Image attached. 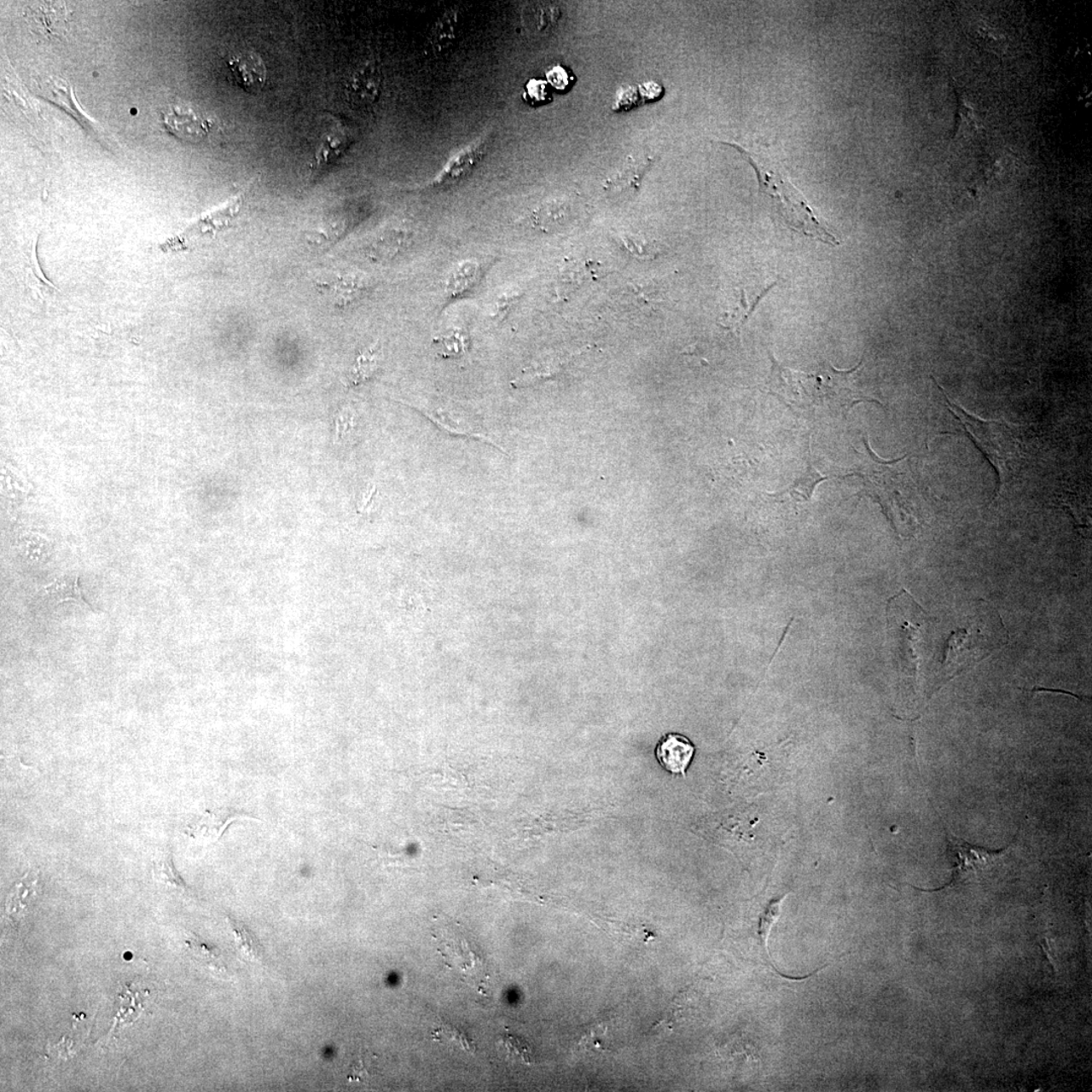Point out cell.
Instances as JSON below:
<instances>
[{"mask_svg": "<svg viewBox=\"0 0 1092 1092\" xmlns=\"http://www.w3.org/2000/svg\"><path fill=\"white\" fill-rule=\"evenodd\" d=\"M770 359L772 369L764 390L792 408L802 411L826 409L844 416L856 404L873 402L881 405L856 385V375L862 368L863 359L849 370H839L827 363L816 374L784 368L771 354Z\"/></svg>", "mask_w": 1092, "mask_h": 1092, "instance_id": "1", "label": "cell"}, {"mask_svg": "<svg viewBox=\"0 0 1092 1092\" xmlns=\"http://www.w3.org/2000/svg\"><path fill=\"white\" fill-rule=\"evenodd\" d=\"M733 147L750 164L758 177L760 193L767 196L775 214L790 230L832 246L839 245L837 237L826 223L816 214L804 195L791 183L776 163L762 154L751 152L734 143Z\"/></svg>", "mask_w": 1092, "mask_h": 1092, "instance_id": "2", "label": "cell"}, {"mask_svg": "<svg viewBox=\"0 0 1092 1092\" xmlns=\"http://www.w3.org/2000/svg\"><path fill=\"white\" fill-rule=\"evenodd\" d=\"M932 380L942 392L949 411L962 425L966 434L996 469L998 480L995 495L990 501L993 503L1002 491L1019 476L1025 466L1028 449L1022 430L1018 426L1002 420H985L968 413L948 396L935 379L932 378Z\"/></svg>", "mask_w": 1092, "mask_h": 1092, "instance_id": "3", "label": "cell"}, {"mask_svg": "<svg viewBox=\"0 0 1092 1092\" xmlns=\"http://www.w3.org/2000/svg\"><path fill=\"white\" fill-rule=\"evenodd\" d=\"M864 452H859L862 461L855 472L862 479L863 493L881 505L895 528L897 529L899 524L915 521L916 491L909 461H906L908 456L883 462L874 453L867 439H864Z\"/></svg>", "mask_w": 1092, "mask_h": 1092, "instance_id": "4", "label": "cell"}, {"mask_svg": "<svg viewBox=\"0 0 1092 1092\" xmlns=\"http://www.w3.org/2000/svg\"><path fill=\"white\" fill-rule=\"evenodd\" d=\"M948 851L955 862L954 879L950 884L959 883L969 874H976L995 865L1006 854L1007 850L990 851L971 845L948 834Z\"/></svg>", "mask_w": 1092, "mask_h": 1092, "instance_id": "5", "label": "cell"}, {"mask_svg": "<svg viewBox=\"0 0 1092 1092\" xmlns=\"http://www.w3.org/2000/svg\"><path fill=\"white\" fill-rule=\"evenodd\" d=\"M382 74L380 64L374 58L359 64L349 76L346 94L348 101L357 107H370L380 96Z\"/></svg>", "mask_w": 1092, "mask_h": 1092, "instance_id": "6", "label": "cell"}, {"mask_svg": "<svg viewBox=\"0 0 1092 1092\" xmlns=\"http://www.w3.org/2000/svg\"><path fill=\"white\" fill-rule=\"evenodd\" d=\"M163 122L169 133L189 143H200L210 132L211 124L194 109L171 106L163 112Z\"/></svg>", "mask_w": 1092, "mask_h": 1092, "instance_id": "7", "label": "cell"}, {"mask_svg": "<svg viewBox=\"0 0 1092 1092\" xmlns=\"http://www.w3.org/2000/svg\"><path fill=\"white\" fill-rule=\"evenodd\" d=\"M37 84L40 96L67 109L71 116L78 119V122L82 127L86 129L87 132L94 133L97 139H102L105 132L98 127V125L92 122L90 117L86 116V113L82 112V108L79 107L78 102H76L73 91L67 81L53 78H40L38 79Z\"/></svg>", "mask_w": 1092, "mask_h": 1092, "instance_id": "8", "label": "cell"}, {"mask_svg": "<svg viewBox=\"0 0 1092 1092\" xmlns=\"http://www.w3.org/2000/svg\"><path fill=\"white\" fill-rule=\"evenodd\" d=\"M228 65L235 80L248 94H258L264 89L267 69L258 53L249 49L235 53L229 57Z\"/></svg>", "mask_w": 1092, "mask_h": 1092, "instance_id": "9", "label": "cell"}, {"mask_svg": "<svg viewBox=\"0 0 1092 1092\" xmlns=\"http://www.w3.org/2000/svg\"><path fill=\"white\" fill-rule=\"evenodd\" d=\"M695 755V746L685 735L668 734L655 747V758L665 771L685 776Z\"/></svg>", "mask_w": 1092, "mask_h": 1092, "instance_id": "10", "label": "cell"}, {"mask_svg": "<svg viewBox=\"0 0 1092 1092\" xmlns=\"http://www.w3.org/2000/svg\"><path fill=\"white\" fill-rule=\"evenodd\" d=\"M487 150L488 141L485 138L479 139L473 142V144L464 147L447 161L445 166L439 176L435 177L433 183L439 185L455 183L456 180L467 177L484 160Z\"/></svg>", "mask_w": 1092, "mask_h": 1092, "instance_id": "11", "label": "cell"}, {"mask_svg": "<svg viewBox=\"0 0 1092 1092\" xmlns=\"http://www.w3.org/2000/svg\"><path fill=\"white\" fill-rule=\"evenodd\" d=\"M318 288L338 307H346L363 296L368 291L369 282L358 273L340 272L329 280L320 282Z\"/></svg>", "mask_w": 1092, "mask_h": 1092, "instance_id": "12", "label": "cell"}, {"mask_svg": "<svg viewBox=\"0 0 1092 1092\" xmlns=\"http://www.w3.org/2000/svg\"><path fill=\"white\" fill-rule=\"evenodd\" d=\"M240 821H258V819L227 810V808H218L215 810H206L199 822L188 828L187 834L191 838L217 842L232 823Z\"/></svg>", "mask_w": 1092, "mask_h": 1092, "instance_id": "13", "label": "cell"}, {"mask_svg": "<svg viewBox=\"0 0 1092 1092\" xmlns=\"http://www.w3.org/2000/svg\"><path fill=\"white\" fill-rule=\"evenodd\" d=\"M653 163V158L648 154L628 157L624 166L606 180L605 189L614 191L627 189L637 191Z\"/></svg>", "mask_w": 1092, "mask_h": 1092, "instance_id": "14", "label": "cell"}, {"mask_svg": "<svg viewBox=\"0 0 1092 1092\" xmlns=\"http://www.w3.org/2000/svg\"><path fill=\"white\" fill-rule=\"evenodd\" d=\"M352 141V134L342 125H337L334 128L328 131L316 152V168L322 169L329 166L331 163L336 161L346 151Z\"/></svg>", "mask_w": 1092, "mask_h": 1092, "instance_id": "15", "label": "cell"}, {"mask_svg": "<svg viewBox=\"0 0 1092 1092\" xmlns=\"http://www.w3.org/2000/svg\"><path fill=\"white\" fill-rule=\"evenodd\" d=\"M38 882H39V872L30 871L15 884L5 904L9 917L20 920V917L26 913L32 899L36 897Z\"/></svg>", "mask_w": 1092, "mask_h": 1092, "instance_id": "16", "label": "cell"}, {"mask_svg": "<svg viewBox=\"0 0 1092 1092\" xmlns=\"http://www.w3.org/2000/svg\"><path fill=\"white\" fill-rule=\"evenodd\" d=\"M458 20H460V12L456 8H450L434 21L429 35V44L434 52H444L455 42Z\"/></svg>", "mask_w": 1092, "mask_h": 1092, "instance_id": "17", "label": "cell"}, {"mask_svg": "<svg viewBox=\"0 0 1092 1092\" xmlns=\"http://www.w3.org/2000/svg\"><path fill=\"white\" fill-rule=\"evenodd\" d=\"M37 244L38 239H35L26 249L24 267L25 282L38 297L46 299L48 296H52L55 292H57V288L47 280L41 270L39 260H38Z\"/></svg>", "mask_w": 1092, "mask_h": 1092, "instance_id": "18", "label": "cell"}, {"mask_svg": "<svg viewBox=\"0 0 1092 1092\" xmlns=\"http://www.w3.org/2000/svg\"><path fill=\"white\" fill-rule=\"evenodd\" d=\"M3 92L5 97H9L14 102V105L19 111H24L26 124H29L32 132L38 133L40 130L39 125L41 117L39 111L30 101V96H26L23 87L20 86L19 82L15 78H9L8 71L5 70V78L3 75Z\"/></svg>", "mask_w": 1092, "mask_h": 1092, "instance_id": "19", "label": "cell"}, {"mask_svg": "<svg viewBox=\"0 0 1092 1092\" xmlns=\"http://www.w3.org/2000/svg\"><path fill=\"white\" fill-rule=\"evenodd\" d=\"M242 206V196L239 195L234 198L230 203L227 204L223 209L217 210L212 214L200 218L193 227H190L187 232L189 234L203 235L211 231L218 230L226 227L230 224L234 218L237 216Z\"/></svg>", "mask_w": 1092, "mask_h": 1092, "instance_id": "20", "label": "cell"}, {"mask_svg": "<svg viewBox=\"0 0 1092 1092\" xmlns=\"http://www.w3.org/2000/svg\"><path fill=\"white\" fill-rule=\"evenodd\" d=\"M43 591L52 597L54 601H56L57 603L73 601V602L86 605L87 607L92 609L91 605L87 602L84 594L80 589L78 576L59 578L50 585L44 588Z\"/></svg>", "mask_w": 1092, "mask_h": 1092, "instance_id": "21", "label": "cell"}, {"mask_svg": "<svg viewBox=\"0 0 1092 1092\" xmlns=\"http://www.w3.org/2000/svg\"><path fill=\"white\" fill-rule=\"evenodd\" d=\"M227 921L234 932L239 952L244 957L250 961H254V962L262 961L264 959V950H262L261 944L258 938L254 936V933L242 921L235 920L230 915L227 916Z\"/></svg>", "mask_w": 1092, "mask_h": 1092, "instance_id": "22", "label": "cell"}, {"mask_svg": "<svg viewBox=\"0 0 1092 1092\" xmlns=\"http://www.w3.org/2000/svg\"><path fill=\"white\" fill-rule=\"evenodd\" d=\"M153 877L157 882L164 884L169 888L177 890L178 892L189 894L190 892L187 883L184 882L180 874L174 867L172 854L160 857V858L153 861Z\"/></svg>", "mask_w": 1092, "mask_h": 1092, "instance_id": "23", "label": "cell"}, {"mask_svg": "<svg viewBox=\"0 0 1092 1092\" xmlns=\"http://www.w3.org/2000/svg\"><path fill=\"white\" fill-rule=\"evenodd\" d=\"M194 957L199 960L200 964L206 966L217 972H226L227 965L224 961L220 950L212 944H207L198 937L189 938L185 941Z\"/></svg>", "mask_w": 1092, "mask_h": 1092, "instance_id": "24", "label": "cell"}, {"mask_svg": "<svg viewBox=\"0 0 1092 1092\" xmlns=\"http://www.w3.org/2000/svg\"><path fill=\"white\" fill-rule=\"evenodd\" d=\"M378 365L379 349L375 346L364 351L357 357L347 378L349 385L357 386L370 379L378 369Z\"/></svg>", "mask_w": 1092, "mask_h": 1092, "instance_id": "25", "label": "cell"}, {"mask_svg": "<svg viewBox=\"0 0 1092 1092\" xmlns=\"http://www.w3.org/2000/svg\"><path fill=\"white\" fill-rule=\"evenodd\" d=\"M828 479V477H824L821 473L817 472L816 468L810 462L804 476L796 479L784 493L788 494L795 501H810L816 485Z\"/></svg>", "mask_w": 1092, "mask_h": 1092, "instance_id": "26", "label": "cell"}, {"mask_svg": "<svg viewBox=\"0 0 1092 1092\" xmlns=\"http://www.w3.org/2000/svg\"><path fill=\"white\" fill-rule=\"evenodd\" d=\"M785 897L773 899L770 901L766 909L764 910L758 921V936L761 938L764 951L767 954L768 958H771L769 955L767 943L772 926L779 920L781 911H782V903Z\"/></svg>", "mask_w": 1092, "mask_h": 1092, "instance_id": "27", "label": "cell"}, {"mask_svg": "<svg viewBox=\"0 0 1092 1092\" xmlns=\"http://www.w3.org/2000/svg\"><path fill=\"white\" fill-rule=\"evenodd\" d=\"M761 299H758L749 305L747 304V299L745 292L741 291L739 305H737V308L735 309L733 312L723 315L722 319H720V324L730 330H740L741 328L746 324L747 318H749V316L753 312V310H755L757 305Z\"/></svg>", "mask_w": 1092, "mask_h": 1092, "instance_id": "28", "label": "cell"}, {"mask_svg": "<svg viewBox=\"0 0 1092 1092\" xmlns=\"http://www.w3.org/2000/svg\"><path fill=\"white\" fill-rule=\"evenodd\" d=\"M605 276L606 270L602 265L590 261L586 262V264H577L571 269H567L562 280L572 283H584L599 280V278Z\"/></svg>", "mask_w": 1092, "mask_h": 1092, "instance_id": "29", "label": "cell"}, {"mask_svg": "<svg viewBox=\"0 0 1092 1092\" xmlns=\"http://www.w3.org/2000/svg\"><path fill=\"white\" fill-rule=\"evenodd\" d=\"M501 1046L504 1047L507 1056L511 1059H516L529 1065L534 1062L531 1048L519 1037L507 1035L502 1037Z\"/></svg>", "mask_w": 1092, "mask_h": 1092, "instance_id": "30", "label": "cell"}, {"mask_svg": "<svg viewBox=\"0 0 1092 1092\" xmlns=\"http://www.w3.org/2000/svg\"><path fill=\"white\" fill-rule=\"evenodd\" d=\"M441 348V354L444 357H455L460 355L468 349V340L460 332H452L449 335L442 336L436 341Z\"/></svg>", "mask_w": 1092, "mask_h": 1092, "instance_id": "31", "label": "cell"}, {"mask_svg": "<svg viewBox=\"0 0 1092 1092\" xmlns=\"http://www.w3.org/2000/svg\"><path fill=\"white\" fill-rule=\"evenodd\" d=\"M624 247L631 255L638 259L649 260L655 258L658 254V249L654 244L636 237H624L622 239Z\"/></svg>", "mask_w": 1092, "mask_h": 1092, "instance_id": "32", "label": "cell"}, {"mask_svg": "<svg viewBox=\"0 0 1092 1092\" xmlns=\"http://www.w3.org/2000/svg\"><path fill=\"white\" fill-rule=\"evenodd\" d=\"M476 265L473 264H466L458 267L457 270L453 273L450 280V289L452 293H460L473 281Z\"/></svg>", "mask_w": 1092, "mask_h": 1092, "instance_id": "33", "label": "cell"}, {"mask_svg": "<svg viewBox=\"0 0 1092 1092\" xmlns=\"http://www.w3.org/2000/svg\"><path fill=\"white\" fill-rule=\"evenodd\" d=\"M546 76H548L549 84L555 87L556 90H562L569 85L570 76L564 67H555L551 68Z\"/></svg>", "mask_w": 1092, "mask_h": 1092, "instance_id": "34", "label": "cell"}, {"mask_svg": "<svg viewBox=\"0 0 1092 1092\" xmlns=\"http://www.w3.org/2000/svg\"><path fill=\"white\" fill-rule=\"evenodd\" d=\"M546 95L545 82L531 80L527 84V96L533 102L544 101Z\"/></svg>", "mask_w": 1092, "mask_h": 1092, "instance_id": "35", "label": "cell"}, {"mask_svg": "<svg viewBox=\"0 0 1092 1092\" xmlns=\"http://www.w3.org/2000/svg\"><path fill=\"white\" fill-rule=\"evenodd\" d=\"M980 29L979 35L982 40L985 39L986 45L998 46L1001 44V36L993 32L990 26H983Z\"/></svg>", "mask_w": 1092, "mask_h": 1092, "instance_id": "36", "label": "cell"}, {"mask_svg": "<svg viewBox=\"0 0 1092 1092\" xmlns=\"http://www.w3.org/2000/svg\"><path fill=\"white\" fill-rule=\"evenodd\" d=\"M364 1077H368V1072L364 1069L363 1060L354 1062L352 1065L351 1075H349L348 1079L358 1080L363 1079Z\"/></svg>", "mask_w": 1092, "mask_h": 1092, "instance_id": "37", "label": "cell"}]
</instances>
